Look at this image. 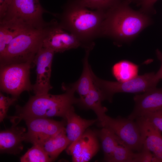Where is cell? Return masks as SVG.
Segmentation results:
<instances>
[{
  "label": "cell",
  "mask_w": 162,
  "mask_h": 162,
  "mask_svg": "<svg viewBox=\"0 0 162 162\" xmlns=\"http://www.w3.org/2000/svg\"><path fill=\"white\" fill-rule=\"evenodd\" d=\"M50 24L51 21L44 28L27 29L14 38L0 57V66L28 62L33 65L36 55L43 46Z\"/></svg>",
  "instance_id": "cell-4"
},
{
  "label": "cell",
  "mask_w": 162,
  "mask_h": 162,
  "mask_svg": "<svg viewBox=\"0 0 162 162\" xmlns=\"http://www.w3.org/2000/svg\"><path fill=\"white\" fill-rule=\"evenodd\" d=\"M153 158L150 151L142 147L140 152H134L132 162H152Z\"/></svg>",
  "instance_id": "cell-28"
},
{
  "label": "cell",
  "mask_w": 162,
  "mask_h": 162,
  "mask_svg": "<svg viewBox=\"0 0 162 162\" xmlns=\"http://www.w3.org/2000/svg\"><path fill=\"white\" fill-rule=\"evenodd\" d=\"M99 125L112 130L133 151L138 152L142 150L143 145L141 132L136 121L119 116L113 118L106 115Z\"/></svg>",
  "instance_id": "cell-8"
},
{
  "label": "cell",
  "mask_w": 162,
  "mask_h": 162,
  "mask_svg": "<svg viewBox=\"0 0 162 162\" xmlns=\"http://www.w3.org/2000/svg\"><path fill=\"white\" fill-rule=\"evenodd\" d=\"M83 6L92 10L106 11L120 2V0H75Z\"/></svg>",
  "instance_id": "cell-25"
},
{
  "label": "cell",
  "mask_w": 162,
  "mask_h": 162,
  "mask_svg": "<svg viewBox=\"0 0 162 162\" xmlns=\"http://www.w3.org/2000/svg\"><path fill=\"white\" fill-rule=\"evenodd\" d=\"M55 53L52 50L42 46L35 57L33 66H36V78L32 90L35 95L47 94L52 88L50 79Z\"/></svg>",
  "instance_id": "cell-10"
},
{
  "label": "cell",
  "mask_w": 162,
  "mask_h": 162,
  "mask_svg": "<svg viewBox=\"0 0 162 162\" xmlns=\"http://www.w3.org/2000/svg\"><path fill=\"white\" fill-rule=\"evenodd\" d=\"M21 162H49L51 160L39 145H33L21 158Z\"/></svg>",
  "instance_id": "cell-23"
},
{
  "label": "cell",
  "mask_w": 162,
  "mask_h": 162,
  "mask_svg": "<svg viewBox=\"0 0 162 162\" xmlns=\"http://www.w3.org/2000/svg\"><path fill=\"white\" fill-rule=\"evenodd\" d=\"M156 53L158 58L161 62V65L159 69L155 74V77L157 80L159 82L162 79V52L159 50H157Z\"/></svg>",
  "instance_id": "cell-31"
},
{
  "label": "cell",
  "mask_w": 162,
  "mask_h": 162,
  "mask_svg": "<svg viewBox=\"0 0 162 162\" xmlns=\"http://www.w3.org/2000/svg\"><path fill=\"white\" fill-rule=\"evenodd\" d=\"M128 0V2H129L131 1L132 0Z\"/></svg>",
  "instance_id": "cell-32"
},
{
  "label": "cell",
  "mask_w": 162,
  "mask_h": 162,
  "mask_svg": "<svg viewBox=\"0 0 162 162\" xmlns=\"http://www.w3.org/2000/svg\"><path fill=\"white\" fill-rule=\"evenodd\" d=\"M133 99L134 106L128 117L129 119L135 120L146 114L162 111V87L136 94Z\"/></svg>",
  "instance_id": "cell-13"
},
{
  "label": "cell",
  "mask_w": 162,
  "mask_h": 162,
  "mask_svg": "<svg viewBox=\"0 0 162 162\" xmlns=\"http://www.w3.org/2000/svg\"><path fill=\"white\" fill-rule=\"evenodd\" d=\"M96 134L101 141L104 154V160L107 162L117 146L124 143L112 130L107 128H102Z\"/></svg>",
  "instance_id": "cell-22"
},
{
  "label": "cell",
  "mask_w": 162,
  "mask_h": 162,
  "mask_svg": "<svg viewBox=\"0 0 162 162\" xmlns=\"http://www.w3.org/2000/svg\"><path fill=\"white\" fill-rule=\"evenodd\" d=\"M79 99L78 104L81 107L93 111L97 117L98 123L103 121L107 109L102 105V102L105 100L104 98L94 86L85 97Z\"/></svg>",
  "instance_id": "cell-18"
},
{
  "label": "cell",
  "mask_w": 162,
  "mask_h": 162,
  "mask_svg": "<svg viewBox=\"0 0 162 162\" xmlns=\"http://www.w3.org/2000/svg\"><path fill=\"white\" fill-rule=\"evenodd\" d=\"M70 144L65 129L39 145L43 148L52 161L56 159Z\"/></svg>",
  "instance_id": "cell-20"
},
{
  "label": "cell",
  "mask_w": 162,
  "mask_h": 162,
  "mask_svg": "<svg viewBox=\"0 0 162 162\" xmlns=\"http://www.w3.org/2000/svg\"><path fill=\"white\" fill-rule=\"evenodd\" d=\"M18 98L12 96H5L0 92V121H3L7 116V113L10 107L17 100Z\"/></svg>",
  "instance_id": "cell-26"
},
{
  "label": "cell",
  "mask_w": 162,
  "mask_h": 162,
  "mask_svg": "<svg viewBox=\"0 0 162 162\" xmlns=\"http://www.w3.org/2000/svg\"><path fill=\"white\" fill-rule=\"evenodd\" d=\"M32 67L30 62L0 66L1 91L18 98L23 92L32 91L30 75Z\"/></svg>",
  "instance_id": "cell-7"
},
{
  "label": "cell",
  "mask_w": 162,
  "mask_h": 162,
  "mask_svg": "<svg viewBox=\"0 0 162 162\" xmlns=\"http://www.w3.org/2000/svg\"><path fill=\"white\" fill-rule=\"evenodd\" d=\"M62 87L65 91L63 94H34L23 106L17 105L15 115L9 117L12 124L17 125L21 121L30 118L59 117L65 119L79 99L75 96V90L70 84L63 83Z\"/></svg>",
  "instance_id": "cell-2"
},
{
  "label": "cell",
  "mask_w": 162,
  "mask_h": 162,
  "mask_svg": "<svg viewBox=\"0 0 162 162\" xmlns=\"http://www.w3.org/2000/svg\"><path fill=\"white\" fill-rule=\"evenodd\" d=\"M135 120L140 129L142 147L152 153V162H162L161 132L142 117Z\"/></svg>",
  "instance_id": "cell-14"
},
{
  "label": "cell",
  "mask_w": 162,
  "mask_h": 162,
  "mask_svg": "<svg viewBox=\"0 0 162 162\" xmlns=\"http://www.w3.org/2000/svg\"><path fill=\"white\" fill-rule=\"evenodd\" d=\"M24 121L28 129L25 141L33 145H40L65 129L64 122L49 118H30Z\"/></svg>",
  "instance_id": "cell-9"
},
{
  "label": "cell",
  "mask_w": 162,
  "mask_h": 162,
  "mask_svg": "<svg viewBox=\"0 0 162 162\" xmlns=\"http://www.w3.org/2000/svg\"><path fill=\"white\" fill-rule=\"evenodd\" d=\"M31 28L12 22H0V57L14 38L23 31Z\"/></svg>",
  "instance_id": "cell-19"
},
{
  "label": "cell",
  "mask_w": 162,
  "mask_h": 162,
  "mask_svg": "<svg viewBox=\"0 0 162 162\" xmlns=\"http://www.w3.org/2000/svg\"><path fill=\"white\" fill-rule=\"evenodd\" d=\"M158 0H140L141 11L146 14L152 11L153 6Z\"/></svg>",
  "instance_id": "cell-29"
},
{
  "label": "cell",
  "mask_w": 162,
  "mask_h": 162,
  "mask_svg": "<svg viewBox=\"0 0 162 162\" xmlns=\"http://www.w3.org/2000/svg\"><path fill=\"white\" fill-rule=\"evenodd\" d=\"M142 117L162 132V111L148 113Z\"/></svg>",
  "instance_id": "cell-27"
},
{
  "label": "cell",
  "mask_w": 162,
  "mask_h": 162,
  "mask_svg": "<svg viewBox=\"0 0 162 162\" xmlns=\"http://www.w3.org/2000/svg\"><path fill=\"white\" fill-rule=\"evenodd\" d=\"M99 148L97 134L86 130L75 141L70 144L66 152L74 162H87L97 153Z\"/></svg>",
  "instance_id": "cell-12"
},
{
  "label": "cell",
  "mask_w": 162,
  "mask_h": 162,
  "mask_svg": "<svg viewBox=\"0 0 162 162\" xmlns=\"http://www.w3.org/2000/svg\"><path fill=\"white\" fill-rule=\"evenodd\" d=\"M139 66L128 60H123L115 63L111 69L112 74L117 81L124 82L138 76Z\"/></svg>",
  "instance_id": "cell-21"
},
{
  "label": "cell",
  "mask_w": 162,
  "mask_h": 162,
  "mask_svg": "<svg viewBox=\"0 0 162 162\" xmlns=\"http://www.w3.org/2000/svg\"><path fill=\"white\" fill-rule=\"evenodd\" d=\"M93 47L85 48L86 54L83 61V68L80 76L76 82L70 84L79 95L80 98L85 97L94 87L92 72L88 62V57Z\"/></svg>",
  "instance_id": "cell-17"
},
{
  "label": "cell",
  "mask_w": 162,
  "mask_h": 162,
  "mask_svg": "<svg viewBox=\"0 0 162 162\" xmlns=\"http://www.w3.org/2000/svg\"><path fill=\"white\" fill-rule=\"evenodd\" d=\"M94 86L102 94L105 100L112 102L114 95L124 92L138 94L144 93L156 87L159 82L154 72L138 76L124 82L112 81L101 79L92 72Z\"/></svg>",
  "instance_id": "cell-5"
},
{
  "label": "cell",
  "mask_w": 162,
  "mask_h": 162,
  "mask_svg": "<svg viewBox=\"0 0 162 162\" xmlns=\"http://www.w3.org/2000/svg\"><path fill=\"white\" fill-rule=\"evenodd\" d=\"M146 14L132 9L127 2H119L106 12L102 37L118 41L131 40L151 24Z\"/></svg>",
  "instance_id": "cell-3"
},
{
  "label": "cell",
  "mask_w": 162,
  "mask_h": 162,
  "mask_svg": "<svg viewBox=\"0 0 162 162\" xmlns=\"http://www.w3.org/2000/svg\"><path fill=\"white\" fill-rule=\"evenodd\" d=\"M65 131L70 144L77 140L90 126L97 122V119H87L82 118L75 112L74 108L70 110L67 114Z\"/></svg>",
  "instance_id": "cell-16"
},
{
  "label": "cell",
  "mask_w": 162,
  "mask_h": 162,
  "mask_svg": "<svg viewBox=\"0 0 162 162\" xmlns=\"http://www.w3.org/2000/svg\"><path fill=\"white\" fill-rule=\"evenodd\" d=\"M134 152L122 143L116 147L108 162H132Z\"/></svg>",
  "instance_id": "cell-24"
},
{
  "label": "cell",
  "mask_w": 162,
  "mask_h": 162,
  "mask_svg": "<svg viewBox=\"0 0 162 162\" xmlns=\"http://www.w3.org/2000/svg\"><path fill=\"white\" fill-rule=\"evenodd\" d=\"M44 13L53 14L42 7L40 0H12L5 16L0 22H10L30 28H41L50 23L44 20Z\"/></svg>",
  "instance_id": "cell-6"
},
{
  "label": "cell",
  "mask_w": 162,
  "mask_h": 162,
  "mask_svg": "<svg viewBox=\"0 0 162 162\" xmlns=\"http://www.w3.org/2000/svg\"><path fill=\"white\" fill-rule=\"evenodd\" d=\"M25 128L12 124L9 128L0 132V152L1 153L16 154L23 150L25 141Z\"/></svg>",
  "instance_id": "cell-15"
},
{
  "label": "cell",
  "mask_w": 162,
  "mask_h": 162,
  "mask_svg": "<svg viewBox=\"0 0 162 162\" xmlns=\"http://www.w3.org/2000/svg\"><path fill=\"white\" fill-rule=\"evenodd\" d=\"M51 22L43 40V46L52 50L55 53L82 47L78 39L73 34L62 28L57 20L53 19Z\"/></svg>",
  "instance_id": "cell-11"
},
{
  "label": "cell",
  "mask_w": 162,
  "mask_h": 162,
  "mask_svg": "<svg viewBox=\"0 0 162 162\" xmlns=\"http://www.w3.org/2000/svg\"><path fill=\"white\" fill-rule=\"evenodd\" d=\"M106 11L90 10L75 0L69 2L60 14L54 13L59 26L74 35L85 48L94 46V40L102 37Z\"/></svg>",
  "instance_id": "cell-1"
},
{
  "label": "cell",
  "mask_w": 162,
  "mask_h": 162,
  "mask_svg": "<svg viewBox=\"0 0 162 162\" xmlns=\"http://www.w3.org/2000/svg\"><path fill=\"white\" fill-rule=\"evenodd\" d=\"M12 0H0V20L5 16Z\"/></svg>",
  "instance_id": "cell-30"
}]
</instances>
